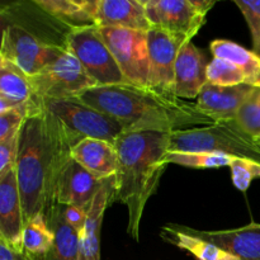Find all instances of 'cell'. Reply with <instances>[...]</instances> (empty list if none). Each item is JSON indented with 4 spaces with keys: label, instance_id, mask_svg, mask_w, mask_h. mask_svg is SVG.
I'll use <instances>...</instances> for the list:
<instances>
[{
    "label": "cell",
    "instance_id": "484cf974",
    "mask_svg": "<svg viewBox=\"0 0 260 260\" xmlns=\"http://www.w3.org/2000/svg\"><path fill=\"white\" fill-rule=\"evenodd\" d=\"M234 157L210 152H185L168 151L165 155L167 164H177L193 169H208V168L230 167Z\"/></svg>",
    "mask_w": 260,
    "mask_h": 260
},
{
    "label": "cell",
    "instance_id": "4316f807",
    "mask_svg": "<svg viewBox=\"0 0 260 260\" xmlns=\"http://www.w3.org/2000/svg\"><path fill=\"white\" fill-rule=\"evenodd\" d=\"M207 80L212 85L234 86L239 84H249L248 78L241 69L233 62L213 57L207 68Z\"/></svg>",
    "mask_w": 260,
    "mask_h": 260
},
{
    "label": "cell",
    "instance_id": "d6a6232c",
    "mask_svg": "<svg viewBox=\"0 0 260 260\" xmlns=\"http://www.w3.org/2000/svg\"><path fill=\"white\" fill-rule=\"evenodd\" d=\"M61 208H62V215L66 222L80 233L86 222L88 210L78 207V206H61Z\"/></svg>",
    "mask_w": 260,
    "mask_h": 260
},
{
    "label": "cell",
    "instance_id": "f546056e",
    "mask_svg": "<svg viewBox=\"0 0 260 260\" xmlns=\"http://www.w3.org/2000/svg\"><path fill=\"white\" fill-rule=\"evenodd\" d=\"M236 5L243 13L250 28L253 38V52L260 57V0L246 2V0H235Z\"/></svg>",
    "mask_w": 260,
    "mask_h": 260
},
{
    "label": "cell",
    "instance_id": "5bb4252c",
    "mask_svg": "<svg viewBox=\"0 0 260 260\" xmlns=\"http://www.w3.org/2000/svg\"><path fill=\"white\" fill-rule=\"evenodd\" d=\"M10 109H19L28 118L40 113L42 104L29 78L12 62L0 58V114Z\"/></svg>",
    "mask_w": 260,
    "mask_h": 260
},
{
    "label": "cell",
    "instance_id": "ffe728a7",
    "mask_svg": "<svg viewBox=\"0 0 260 260\" xmlns=\"http://www.w3.org/2000/svg\"><path fill=\"white\" fill-rule=\"evenodd\" d=\"M71 157L101 179L114 177L118 170V154L111 142L83 139L74 145Z\"/></svg>",
    "mask_w": 260,
    "mask_h": 260
},
{
    "label": "cell",
    "instance_id": "277c9868",
    "mask_svg": "<svg viewBox=\"0 0 260 260\" xmlns=\"http://www.w3.org/2000/svg\"><path fill=\"white\" fill-rule=\"evenodd\" d=\"M169 151L210 152L260 164V140L246 134L236 119L172 132Z\"/></svg>",
    "mask_w": 260,
    "mask_h": 260
},
{
    "label": "cell",
    "instance_id": "836d02e7",
    "mask_svg": "<svg viewBox=\"0 0 260 260\" xmlns=\"http://www.w3.org/2000/svg\"><path fill=\"white\" fill-rule=\"evenodd\" d=\"M0 260H22L5 243L0 241Z\"/></svg>",
    "mask_w": 260,
    "mask_h": 260
},
{
    "label": "cell",
    "instance_id": "ba28073f",
    "mask_svg": "<svg viewBox=\"0 0 260 260\" xmlns=\"http://www.w3.org/2000/svg\"><path fill=\"white\" fill-rule=\"evenodd\" d=\"M62 50L63 46L42 42L23 27L13 24L3 32L0 58L12 62L32 78L47 68Z\"/></svg>",
    "mask_w": 260,
    "mask_h": 260
},
{
    "label": "cell",
    "instance_id": "e0dca14e",
    "mask_svg": "<svg viewBox=\"0 0 260 260\" xmlns=\"http://www.w3.org/2000/svg\"><path fill=\"white\" fill-rule=\"evenodd\" d=\"M180 228L190 235L220 246L240 260H260V223L251 222L243 228L217 231L196 230L182 225Z\"/></svg>",
    "mask_w": 260,
    "mask_h": 260
},
{
    "label": "cell",
    "instance_id": "e575fe53",
    "mask_svg": "<svg viewBox=\"0 0 260 260\" xmlns=\"http://www.w3.org/2000/svg\"><path fill=\"white\" fill-rule=\"evenodd\" d=\"M193 2H194V5L197 7V9L200 12H202L205 15H207L211 8H213V5H215V2H210V0H193Z\"/></svg>",
    "mask_w": 260,
    "mask_h": 260
},
{
    "label": "cell",
    "instance_id": "7c38bea8",
    "mask_svg": "<svg viewBox=\"0 0 260 260\" xmlns=\"http://www.w3.org/2000/svg\"><path fill=\"white\" fill-rule=\"evenodd\" d=\"M104 182L106 179L95 177L70 157L58 177L55 190V205L78 206L89 210Z\"/></svg>",
    "mask_w": 260,
    "mask_h": 260
},
{
    "label": "cell",
    "instance_id": "4dcf8cb0",
    "mask_svg": "<svg viewBox=\"0 0 260 260\" xmlns=\"http://www.w3.org/2000/svg\"><path fill=\"white\" fill-rule=\"evenodd\" d=\"M25 119L27 116L19 109H10L0 114V144L19 134Z\"/></svg>",
    "mask_w": 260,
    "mask_h": 260
},
{
    "label": "cell",
    "instance_id": "30bf717a",
    "mask_svg": "<svg viewBox=\"0 0 260 260\" xmlns=\"http://www.w3.org/2000/svg\"><path fill=\"white\" fill-rule=\"evenodd\" d=\"M144 5L151 27L165 30L183 43L192 42L206 23V15L193 0H144Z\"/></svg>",
    "mask_w": 260,
    "mask_h": 260
},
{
    "label": "cell",
    "instance_id": "d4e9b609",
    "mask_svg": "<svg viewBox=\"0 0 260 260\" xmlns=\"http://www.w3.org/2000/svg\"><path fill=\"white\" fill-rule=\"evenodd\" d=\"M55 241V233L48 226L45 215H38L24 226L23 251L20 259L35 260L50 251Z\"/></svg>",
    "mask_w": 260,
    "mask_h": 260
},
{
    "label": "cell",
    "instance_id": "cb8c5ba5",
    "mask_svg": "<svg viewBox=\"0 0 260 260\" xmlns=\"http://www.w3.org/2000/svg\"><path fill=\"white\" fill-rule=\"evenodd\" d=\"M213 57L233 62L244 71L249 84L258 85L260 80V57L244 48L243 46L229 40H215L210 45Z\"/></svg>",
    "mask_w": 260,
    "mask_h": 260
},
{
    "label": "cell",
    "instance_id": "44dd1931",
    "mask_svg": "<svg viewBox=\"0 0 260 260\" xmlns=\"http://www.w3.org/2000/svg\"><path fill=\"white\" fill-rule=\"evenodd\" d=\"M45 217L55 233V241L46 255L35 260H78L79 231L66 222L61 205H53L46 212Z\"/></svg>",
    "mask_w": 260,
    "mask_h": 260
},
{
    "label": "cell",
    "instance_id": "8fae6325",
    "mask_svg": "<svg viewBox=\"0 0 260 260\" xmlns=\"http://www.w3.org/2000/svg\"><path fill=\"white\" fill-rule=\"evenodd\" d=\"M184 45L159 28L152 27L147 32L150 88L161 93L173 94L175 63L180 48Z\"/></svg>",
    "mask_w": 260,
    "mask_h": 260
},
{
    "label": "cell",
    "instance_id": "8992f818",
    "mask_svg": "<svg viewBox=\"0 0 260 260\" xmlns=\"http://www.w3.org/2000/svg\"><path fill=\"white\" fill-rule=\"evenodd\" d=\"M65 46L80 61L96 86L128 84L96 25L71 28Z\"/></svg>",
    "mask_w": 260,
    "mask_h": 260
},
{
    "label": "cell",
    "instance_id": "9c48e42d",
    "mask_svg": "<svg viewBox=\"0 0 260 260\" xmlns=\"http://www.w3.org/2000/svg\"><path fill=\"white\" fill-rule=\"evenodd\" d=\"M99 29L128 84L149 86L147 32L126 28Z\"/></svg>",
    "mask_w": 260,
    "mask_h": 260
},
{
    "label": "cell",
    "instance_id": "9a60e30c",
    "mask_svg": "<svg viewBox=\"0 0 260 260\" xmlns=\"http://www.w3.org/2000/svg\"><path fill=\"white\" fill-rule=\"evenodd\" d=\"M255 88V85L246 83L234 86H217L207 83L201 90L196 106L213 123L235 121L240 107Z\"/></svg>",
    "mask_w": 260,
    "mask_h": 260
},
{
    "label": "cell",
    "instance_id": "7402d4cb",
    "mask_svg": "<svg viewBox=\"0 0 260 260\" xmlns=\"http://www.w3.org/2000/svg\"><path fill=\"white\" fill-rule=\"evenodd\" d=\"M160 236L167 243L187 251L198 260H240L234 254L221 249L220 246L185 233L180 225L170 223L164 226Z\"/></svg>",
    "mask_w": 260,
    "mask_h": 260
},
{
    "label": "cell",
    "instance_id": "d590c367",
    "mask_svg": "<svg viewBox=\"0 0 260 260\" xmlns=\"http://www.w3.org/2000/svg\"><path fill=\"white\" fill-rule=\"evenodd\" d=\"M256 86H260V80H259V83H258V85H256Z\"/></svg>",
    "mask_w": 260,
    "mask_h": 260
},
{
    "label": "cell",
    "instance_id": "f1b7e54d",
    "mask_svg": "<svg viewBox=\"0 0 260 260\" xmlns=\"http://www.w3.org/2000/svg\"><path fill=\"white\" fill-rule=\"evenodd\" d=\"M231 179L241 192H246L254 179L260 178V164L246 159H234L230 164Z\"/></svg>",
    "mask_w": 260,
    "mask_h": 260
},
{
    "label": "cell",
    "instance_id": "52a82bcc",
    "mask_svg": "<svg viewBox=\"0 0 260 260\" xmlns=\"http://www.w3.org/2000/svg\"><path fill=\"white\" fill-rule=\"evenodd\" d=\"M33 91L40 98L65 99L78 96L96 86L80 61L63 46V50L47 68L29 78Z\"/></svg>",
    "mask_w": 260,
    "mask_h": 260
},
{
    "label": "cell",
    "instance_id": "3957f363",
    "mask_svg": "<svg viewBox=\"0 0 260 260\" xmlns=\"http://www.w3.org/2000/svg\"><path fill=\"white\" fill-rule=\"evenodd\" d=\"M170 134L124 132L114 146L118 154L114 201L128 210L127 233L139 241L145 206L159 187L167 168Z\"/></svg>",
    "mask_w": 260,
    "mask_h": 260
},
{
    "label": "cell",
    "instance_id": "ac0fdd59",
    "mask_svg": "<svg viewBox=\"0 0 260 260\" xmlns=\"http://www.w3.org/2000/svg\"><path fill=\"white\" fill-rule=\"evenodd\" d=\"M116 175L108 178L95 196L88 210V217L83 230L79 233V259L101 260V229L104 212L114 201Z\"/></svg>",
    "mask_w": 260,
    "mask_h": 260
},
{
    "label": "cell",
    "instance_id": "1f68e13d",
    "mask_svg": "<svg viewBox=\"0 0 260 260\" xmlns=\"http://www.w3.org/2000/svg\"><path fill=\"white\" fill-rule=\"evenodd\" d=\"M22 131V129H20ZM20 132L12 139L0 144V177L7 174L9 170L17 167L18 155H19Z\"/></svg>",
    "mask_w": 260,
    "mask_h": 260
},
{
    "label": "cell",
    "instance_id": "6da1fadb",
    "mask_svg": "<svg viewBox=\"0 0 260 260\" xmlns=\"http://www.w3.org/2000/svg\"><path fill=\"white\" fill-rule=\"evenodd\" d=\"M80 140L43 108L25 119L15 167L24 226L55 205L58 177Z\"/></svg>",
    "mask_w": 260,
    "mask_h": 260
},
{
    "label": "cell",
    "instance_id": "4fadbf2b",
    "mask_svg": "<svg viewBox=\"0 0 260 260\" xmlns=\"http://www.w3.org/2000/svg\"><path fill=\"white\" fill-rule=\"evenodd\" d=\"M23 230L22 201L14 168L0 177V241L19 256L23 251Z\"/></svg>",
    "mask_w": 260,
    "mask_h": 260
},
{
    "label": "cell",
    "instance_id": "83f0119b",
    "mask_svg": "<svg viewBox=\"0 0 260 260\" xmlns=\"http://www.w3.org/2000/svg\"><path fill=\"white\" fill-rule=\"evenodd\" d=\"M236 122L246 134L260 140V86L254 89L245 103L240 107Z\"/></svg>",
    "mask_w": 260,
    "mask_h": 260
},
{
    "label": "cell",
    "instance_id": "7a4b0ae2",
    "mask_svg": "<svg viewBox=\"0 0 260 260\" xmlns=\"http://www.w3.org/2000/svg\"><path fill=\"white\" fill-rule=\"evenodd\" d=\"M76 98L116 118L123 124L126 132L172 134L193 126L213 124L196 103L149 86L135 84L93 86Z\"/></svg>",
    "mask_w": 260,
    "mask_h": 260
},
{
    "label": "cell",
    "instance_id": "5b68a950",
    "mask_svg": "<svg viewBox=\"0 0 260 260\" xmlns=\"http://www.w3.org/2000/svg\"><path fill=\"white\" fill-rule=\"evenodd\" d=\"M41 104L45 111L81 139L103 140L114 145L118 137L126 132L121 122L88 106L76 96L65 99L41 98Z\"/></svg>",
    "mask_w": 260,
    "mask_h": 260
},
{
    "label": "cell",
    "instance_id": "2e32d148",
    "mask_svg": "<svg viewBox=\"0 0 260 260\" xmlns=\"http://www.w3.org/2000/svg\"><path fill=\"white\" fill-rule=\"evenodd\" d=\"M207 57L193 42L180 48L175 63L173 94L180 99L198 98L207 80Z\"/></svg>",
    "mask_w": 260,
    "mask_h": 260
},
{
    "label": "cell",
    "instance_id": "d6986e66",
    "mask_svg": "<svg viewBox=\"0 0 260 260\" xmlns=\"http://www.w3.org/2000/svg\"><path fill=\"white\" fill-rule=\"evenodd\" d=\"M94 22L98 28H126L149 32L151 29L144 0H96Z\"/></svg>",
    "mask_w": 260,
    "mask_h": 260
},
{
    "label": "cell",
    "instance_id": "603a6c76",
    "mask_svg": "<svg viewBox=\"0 0 260 260\" xmlns=\"http://www.w3.org/2000/svg\"><path fill=\"white\" fill-rule=\"evenodd\" d=\"M35 4L71 28L95 25L96 0H37Z\"/></svg>",
    "mask_w": 260,
    "mask_h": 260
}]
</instances>
